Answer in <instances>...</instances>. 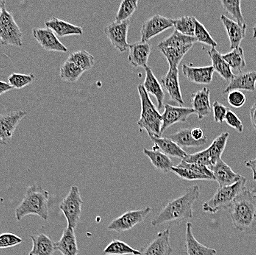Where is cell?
Instances as JSON below:
<instances>
[{"label": "cell", "instance_id": "1", "mask_svg": "<svg viewBox=\"0 0 256 255\" xmlns=\"http://www.w3.org/2000/svg\"><path fill=\"white\" fill-rule=\"evenodd\" d=\"M200 196V188L194 185L188 188L182 195L171 200L152 221L158 227L166 223L180 224L194 216L193 207Z\"/></svg>", "mask_w": 256, "mask_h": 255}, {"label": "cell", "instance_id": "2", "mask_svg": "<svg viewBox=\"0 0 256 255\" xmlns=\"http://www.w3.org/2000/svg\"><path fill=\"white\" fill-rule=\"evenodd\" d=\"M226 211L237 230L248 232L256 222V193L246 189L238 194Z\"/></svg>", "mask_w": 256, "mask_h": 255}, {"label": "cell", "instance_id": "3", "mask_svg": "<svg viewBox=\"0 0 256 255\" xmlns=\"http://www.w3.org/2000/svg\"><path fill=\"white\" fill-rule=\"evenodd\" d=\"M50 193L38 185L26 189V196L16 209V218L20 222L28 215H37L44 220L49 219Z\"/></svg>", "mask_w": 256, "mask_h": 255}, {"label": "cell", "instance_id": "4", "mask_svg": "<svg viewBox=\"0 0 256 255\" xmlns=\"http://www.w3.org/2000/svg\"><path fill=\"white\" fill-rule=\"evenodd\" d=\"M138 91L142 102L141 117L138 121L140 132L145 130L148 134L151 133L160 136V130L163 123L162 115L152 103L149 94L144 88L143 84L138 85Z\"/></svg>", "mask_w": 256, "mask_h": 255}, {"label": "cell", "instance_id": "5", "mask_svg": "<svg viewBox=\"0 0 256 255\" xmlns=\"http://www.w3.org/2000/svg\"><path fill=\"white\" fill-rule=\"evenodd\" d=\"M246 179L244 177L231 186L220 188L214 195L202 205V209L208 214H216L220 210H227L236 197L246 189Z\"/></svg>", "mask_w": 256, "mask_h": 255}, {"label": "cell", "instance_id": "6", "mask_svg": "<svg viewBox=\"0 0 256 255\" xmlns=\"http://www.w3.org/2000/svg\"><path fill=\"white\" fill-rule=\"evenodd\" d=\"M0 42L4 46H23V32L6 7L0 15Z\"/></svg>", "mask_w": 256, "mask_h": 255}, {"label": "cell", "instance_id": "7", "mask_svg": "<svg viewBox=\"0 0 256 255\" xmlns=\"http://www.w3.org/2000/svg\"><path fill=\"white\" fill-rule=\"evenodd\" d=\"M82 204L84 200L79 187L77 186H72L70 192L60 205V209L66 218L70 228L74 230L77 228L82 214Z\"/></svg>", "mask_w": 256, "mask_h": 255}, {"label": "cell", "instance_id": "8", "mask_svg": "<svg viewBox=\"0 0 256 255\" xmlns=\"http://www.w3.org/2000/svg\"><path fill=\"white\" fill-rule=\"evenodd\" d=\"M152 211L151 207H146L142 210L127 211L120 217L112 221L108 227V230L117 233L128 231L138 224L143 222Z\"/></svg>", "mask_w": 256, "mask_h": 255}, {"label": "cell", "instance_id": "9", "mask_svg": "<svg viewBox=\"0 0 256 255\" xmlns=\"http://www.w3.org/2000/svg\"><path fill=\"white\" fill-rule=\"evenodd\" d=\"M26 116L28 113L22 110L0 113V144L10 143L18 124Z\"/></svg>", "mask_w": 256, "mask_h": 255}, {"label": "cell", "instance_id": "10", "mask_svg": "<svg viewBox=\"0 0 256 255\" xmlns=\"http://www.w3.org/2000/svg\"><path fill=\"white\" fill-rule=\"evenodd\" d=\"M130 21H114L104 27V32L110 40L114 46L121 52H124L129 49L130 44L128 42Z\"/></svg>", "mask_w": 256, "mask_h": 255}, {"label": "cell", "instance_id": "11", "mask_svg": "<svg viewBox=\"0 0 256 255\" xmlns=\"http://www.w3.org/2000/svg\"><path fill=\"white\" fill-rule=\"evenodd\" d=\"M173 27V19L160 15H154L146 20L142 26L141 41L148 42L154 37Z\"/></svg>", "mask_w": 256, "mask_h": 255}, {"label": "cell", "instance_id": "12", "mask_svg": "<svg viewBox=\"0 0 256 255\" xmlns=\"http://www.w3.org/2000/svg\"><path fill=\"white\" fill-rule=\"evenodd\" d=\"M165 110L162 115V130H160V136L171 126L178 122H186L188 121V117L195 112L192 108H186V107H176L170 104L164 105Z\"/></svg>", "mask_w": 256, "mask_h": 255}, {"label": "cell", "instance_id": "13", "mask_svg": "<svg viewBox=\"0 0 256 255\" xmlns=\"http://www.w3.org/2000/svg\"><path fill=\"white\" fill-rule=\"evenodd\" d=\"M32 35L42 47L48 52H68L66 46L49 28H34Z\"/></svg>", "mask_w": 256, "mask_h": 255}, {"label": "cell", "instance_id": "14", "mask_svg": "<svg viewBox=\"0 0 256 255\" xmlns=\"http://www.w3.org/2000/svg\"><path fill=\"white\" fill-rule=\"evenodd\" d=\"M173 251L170 244V230L167 228L158 233L154 240L140 251V255H172Z\"/></svg>", "mask_w": 256, "mask_h": 255}, {"label": "cell", "instance_id": "15", "mask_svg": "<svg viewBox=\"0 0 256 255\" xmlns=\"http://www.w3.org/2000/svg\"><path fill=\"white\" fill-rule=\"evenodd\" d=\"M210 170L213 173L215 180L220 184V188L231 186L238 182L242 176L234 172L232 168L222 159L210 166Z\"/></svg>", "mask_w": 256, "mask_h": 255}, {"label": "cell", "instance_id": "16", "mask_svg": "<svg viewBox=\"0 0 256 255\" xmlns=\"http://www.w3.org/2000/svg\"><path fill=\"white\" fill-rule=\"evenodd\" d=\"M128 60L134 67H148V60L152 47L148 42H140L130 45Z\"/></svg>", "mask_w": 256, "mask_h": 255}, {"label": "cell", "instance_id": "17", "mask_svg": "<svg viewBox=\"0 0 256 255\" xmlns=\"http://www.w3.org/2000/svg\"><path fill=\"white\" fill-rule=\"evenodd\" d=\"M163 88L167 91L170 98L180 105H184V101L180 84L178 68H170L168 73L162 79Z\"/></svg>", "mask_w": 256, "mask_h": 255}, {"label": "cell", "instance_id": "18", "mask_svg": "<svg viewBox=\"0 0 256 255\" xmlns=\"http://www.w3.org/2000/svg\"><path fill=\"white\" fill-rule=\"evenodd\" d=\"M182 72L184 76L193 83L208 85L213 81L214 69L212 66L194 67V66L184 64Z\"/></svg>", "mask_w": 256, "mask_h": 255}, {"label": "cell", "instance_id": "19", "mask_svg": "<svg viewBox=\"0 0 256 255\" xmlns=\"http://www.w3.org/2000/svg\"><path fill=\"white\" fill-rule=\"evenodd\" d=\"M256 85V71L241 73L234 76L228 85L223 91V94H228L232 91H254Z\"/></svg>", "mask_w": 256, "mask_h": 255}, {"label": "cell", "instance_id": "20", "mask_svg": "<svg viewBox=\"0 0 256 255\" xmlns=\"http://www.w3.org/2000/svg\"><path fill=\"white\" fill-rule=\"evenodd\" d=\"M148 135L154 142V149L160 151L165 155H168V157L182 159L188 154L185 150H184V149L180 147L177 144L167 137L157 136V135L151 134V133Z\"/></svg>", "mask_w": 256, "mask_h": 255}, {"label": "cell", "instance_id": "21", "mask_svg": "<svg viewBox=\"0 0 256 255\" xmlns=\"http://www.w3.org/2000/svg\"><path fill=\"white\" fill-rule=\"evenodd\" d=\"M186 255H216L218 251L215 249L206 247L196 240L192 232V224H186Z\"/></svg>", "mask_w": 256, "mask_h": 255}, {"label": "cell", "instance_id": "22", "mask_svg": "<svg viewBox=\"0 0 256 255\" xmlns=\"http://www.w3.org/2000/svg\"><path fill=\"white\" fill-rule=\"evenodd\" d=\"M210 91L208 88L192 94V104L195 113L200 119H204L210 114L212 111L210 104Z\"/></svg>", "mask_w": 256, "mask_h": 255}, {"label": "cell", "instance_id": "23", "mask_svg": "<svg viewBox=\"0 0 256 255\" xmlns=\"http://www.w3.org/2000/svg\"><path fill=\"white\" fill-rule=\"evenodd\" d=\"M221 21H222L230 42V49H235L240 47L242 41L246 37V28L248 26H241L234 20L222 14L221 15Z\"/></svg>", "mask_w": 256, "mask_h": 255}, {"label": "cell", "instance_id": "24", "mask_svg": "<svg viewBox=\"0 0 256 255\" xmlns=\"http://www.w3.org/2000/svg\"><path fill=\"white\" fill-rule=\"evenodd\" d=\"M146 78L144 82L143 86L148 94L154 95L157 99L158 109L162 110L164 107L165 93L162 84L158 80L154 75L152 68L146 67Z\"/></svg>", "mask_w": 256, "mask_h": 255}, {"label": "cell", "instance_id": "25", "mask_svg": "<svg viewBox=\"0 0 256 255\" xmlns=\"http://www.w3.org/2000/svg\"><path fill=\"white\" fill-rule=\"evenodd\" d=\"M56 250L63 255H78L79 253L76 230L67 226L64 229L63 235L58 242H54Z\"/></svg>", "mask_w": 256, "mask_h": 255}, {"label": "cell", "instance_id": "26", "mask_svg": "<svg viewBox=\"0 0 256 255\" xmlns=\"http://www.w3.org/2000/svg\"><path fill=\"white\" fill-rule=\"evenodd\" d=\"M46 28L50 29L57 37L64 38V37L70 36V35H82L84 34V29L78 26L74 25L71 23L58 19L57 18H52L49 21L45 22Z\"/></svg>", "mask_w": 256, "mask_h": 255}, {"label": "cell", "instance_id": "27", "mask_svg": "<svg viewBox=\"0 0 256 255\" xmlns=\"http://www.w3.org/2000/svg\"><path fill=\"white\" fill-rule=\"evenodd\" d=\"M32 241V250L29 255H53L56 252L54 242L50 237L44 233L32 235L30 236Z\"/></svg>", "mask_w": 256, "mask_h": 255}, {"label": "cell", "instance_id": "28", "mask_svg": "<svg viewBox=\"0 0 256 255\" xmlns=\"http://www.w3.org/2000/svg\"><path fill=\"white\" fill-rule=\"evenodd\" d=\"M143 152L150 160L154 167L162 173L166 174L171 172L172 168L174 166V163L170 157L158 149H152V150H150L144 148Z\"/></svg>", "mask_w": 256, "mask_h": 255}, {"label": "cell", "instance_id": "29", "mask_svg": "<svg viewBox=\"0 0 256 255\" xmlns=\"http://www.w3.org/2000/svg\"><path fill=\"white\" fill-rule=\"evenodd\" d=\"M208 52L213 63L212 66L214 71H216L224 80L230 82L235 74L232 73V68L228 63L223 59L222 54L216 50V48H212Z\"/></svg>", "mask_w": 256, "mask_h": 255}, {"label": "cell", "instance_id": "30", "mask_svg": "<svg viewBox=\"0 0 256 255\" xmlns=\"http://www.w3.org/2000/svg\"><path fill=\"white\" fill-rule=\"evenodd\" d=\"M167 138L174 141L180 147H198L205 145L207 138L202 141H196L192 135V129H181L177 133L168 135Z\"/></svg>", "mask_w": 256, "mask_h": 255}, {"label": "cell", "instance_id": "31", "mask_svg": "<svg viewBox=\"0 0 256 255\" xmlns=\"http://www.w3.org/2000/svg\"><path fill=\"white\" fill-rule=\"evenodd\" d=\"M196 42L198 40L195 37L187 36L174 30L171 36L162 40L158 46L159 49H164V48L184 47V46L194 45Z\"/></svg>", "mask_w": 256, "mask_h": 255}, {"label": "cell", "instance_id": "32", "mask_svg": "<svg viewBox=\"0 0 256 255\" xmlns=\"http://www.w3.org/2000/svg\"><path fill=\"white\" fill-rule=\"evenodd\" d=\"M194 45L178 48H164L160 49L168 60L170 68H178L186 54L193 47Z\"/></svg>", "mask_w": 256, "mask_h": 255}, {"label": "cell", "instance_id": "33", "mask_svg": "<svg viewBox=\"0 0 256 255\" xmlns=\"http://www.w3.org/2000/svg\"><path fill=\"white\" fill-rule=\"evenodd\" d=\"M106 255H140L141 252L140 250L132 248L130 246L128 245L127 243L122 241L114 240L112 241L103 251Z\"/></svg>", "mask_w": 256, "mask_h": 255}, {"label": "cell", "instance_id": "34", "mask_svg": "<svg viewBox=\"0 0 256 255\" xmlns=\"http://www.w3.org/2000/svg\"><path fill=\"white\" fill-rule=\"evenodd\" d=\"M229 136H230V134L227 132L222 133L221 135H218V138L213 141L212 145L208 147L212 165H214L215 163H218L220 160L222 159V155L224 153Z\"/></svg>", "mask_w": 256, "mask_h": 255}, {"label": "cell", "instance_id": "35", "mask_svg": "<svg viewBox=\"0 0 256 255\" xmlns=\"http://www.w3.org/2000/svg\"><path fill=\"white\" fill-rule=\"evenodd\" d=\"M67 60L77 65L84 72L90 70L94 65V57L86 50L78 51L70 54Z\"/></svg>", "mask_w": 256, "mask_h": 255}, {"label": "cell", "instance_id": "36", "mask_svg": "<svg viewBox=\"0 0 256 255\" xmlns=\"http://www.w3.org/2000/svg\"><path fill=\"white\" fill-rule=\"evenodd\" d=\"M84 71L72 62L66 60L60 67V77L62 80L70 83L77 82Z\"/></svg>", "mask_w": 256, "mask_h": 255}, {"label": "cell", "instance_id": "37", "mask_svg": "<svg viewBox=\"0 0 256 255\" xmlns=\"http://www.w3.org/2000/svg\"><path fill=\"white\" fill-rule=\"evenodd\" d=\"M223 59L228 63L232 69L238 70L242 71L244 68L246 67V60H245L244 54L242 48H236L232 49L230 52L222 54Z\"/></svg>", "mask_w": 256, "mask_h": 255}, {"label": "cell", "instance_id": "38", "mask_svg": "<svg viewBox=\"0 0 256 255\" xmlns=\"http://www.w3.org/2000/svg\"><path fill=\"white\" fill-rule=\"evenodd\" d=\"M196 18L194 16H184L173 19V24L177 32L187 36L194 37Z\"/></svg>", "mask_w": 256, "mask_h": 255}, {"label": "cell", "instance_id": "39", "mask_svg": "<svg viewBox=\"0 0 256 255\" xmlns=\"http://www.w3.org/2000/svg\"><path fill=\"white\" fill-rule=\"evenodd\" d=\"M138 0H124L122 1L116 16V21L122 22L130 20L138 9Z\"/></svg>", "mask_w": 256, "mask_h": 255}, {"label": "cell", "instance_id": "40", "mask_svg": "<svg viewBox=\"0 0 256 255\" xmlns=\"http://www.w3.org/2000/svg\"><path fill=\"white\" fill-rule=\"evenodd\" d=\"M222 4L226 11L236 19L240 25H246L242 12L241 1L240 0H222Z\"/></svg>", "mask_w": 256, "mask_h": 255}, {"label": "cell", "instance_id": "41", "mask_svg": "<svg viewBox=\"0 0 256 255\" xmlns=\"http://www.w3.org/2000/svg\"><path fill=\"white\" fill-rule=\"evenodd\" d=\"M194 37L198 42L208 45L212 48H216L218 43L212 38L210 32L208 31L205 26L196 19V25H195Z\"/></svg>", "mask_w": 256, "mask_h": 255}, {"label": "cell", "instance_id": "42", "mask_svg": "<svg viewBox=\"0 0 256 255\" xmlns=\"http://www.w3.org/2000/svg\"><path fill=\"white\" fill-rule=\"evenodd\" d=\"M35 80L36 76L34 74H22L14 73L8 77L9 84L14 89H22L32 84Z\"/></svg>", "mask_w": 256, "mask_h": 255}, {"label": "cell", "instance_id": "43", "mask_svg": "<svg viewBox=\"0 0 256 255\" xmlns=\"http://www.w3.org/2000/svg\"><path fill=\"white\" fill-rule=\"evenodd\" d=\"M171 172H174L176 175L178 176L180 178L182 179V180H188V181H194V180H213L208 176L198 173V172L192 171L191 169L178 167L177 166H173L172 168Z\"/></svg>", "mask_w": 256, "mask_h": 255}, {"label": "cell", "instance_id": "44", "mask_svg": "<svg viewBox=\"0 0 256 255\" xmlns=\"http://www.w3.org/2000/svg\"><path fill=\"white\" fill-rule=\"evenodd\" d=\"M182 161L188 163L204 165V166H207L208 168L212 166L208 148L204 149V150L200 151V152H196V153L187 154L182 158Z\"/></svg>", "mask_w": 256, "mask_h": 255}, {"label": "cell", "instance_id": "45", "mask_svg": "<svg viewBox=\"0 0 256 255\" xmlns=\"http://www.w3.org/2000/svg\"><path fill=\"white\" fill-rule=\"evenodd\" d=\"M21 237L14 233H2L0 235V249L10 248L22 244Z\"/></svg>", "mask_w": 256, "mask_h": 255}, {"label": "cell", "instance_id": "46", "mask_svg": "<svg viewBox=\"0 0 256 255\" xmlns=\"http://www.w3.org/2000/svg\"><path fill=\"white\" fill-rule=\"evenodd\" d=\"M177 166L180 168H185V169H191V170L194 171V172H198V173L208 176L212 180H215L212 171L210 170L208 167L204 166V165L188 163H186V162L181 161L180 163L178 165H177Z\"/></svg>", "mask_w": 256, "mask_h": 255}, {"label": "cell", "instance_id": "47", "mask_svg": "<svg viewBox=\"0 0 256 255\" xmlns=\"http://www.w3.org/2000/svg\"><path fill=\"white\" fill-rule=\"evenodd\" d=\"M228 101L231 106L240 108L246 103V97L241 91H232L228 94Z\"/></svg>", "mask_w": 256, "mask_h": 255}, {"label": "cell", "instance_id": "48", "mask_svg": "<svg viewBox=\"0 0 256 255\" xmlns=\"http://www.w3.org/2000/svg\"><path fill=\"white\" fill-rule=\"evenodd\" d=\"M224 121L227 123L228 125L236 130L240 133H242L244 125L242 121L238 118V116L232 110H229L226 115Z\"/></svg>", "mask_w": 256, "mask_h": 255}, {"label": "cell", "instance_id": "49", "mask_svg": "<svg viewBox=\"0 0 256 255\" xmlns=\"http://www.w3.org/2000/svg\"><path fill=\"white\" fill-rule=\"evenodd\" d=\"M229 109L227 107L215 101L213 104L214 118V121L218 123H222L226 119V115Z\"/></svg>", "mask_w": 256, "mask_h": 255}, {"label": "cell", "instance_id": "50", "mask_svg": "<svg viewBox=\"0 0 256 255\" xmlns=\"http://www.w3.org/2000/svg\"><path fill=\"white\" fill-rule=\"evenodd\" d=\"M192 135L194 139L196 140V141H202V140L207 138L204 135V130L201 128H199V127L192 129Z\"/></svg>", "mask_w": 256, "mask_h": 255}, {"label": "cell", "instance_id": "51", "mask_svg": "<svg viewBox=\"0 0 256 255\" xmlns=\"http://www.w3.org/2000/svg\"><path fill=\"white\" fill-rule=\"evenodd\" d=\"M13 89L14 88L10 84L4 82V81L0 80V96L6 94V93L9 92V91H12Z\"/></svg>", "mask_w": 256, "mask_h": 255}, {"label": "cell", "instance_id": "52", "mask_svg": "<svg viewBox=\"0 0 256 255\" xmlns=\"http://www.w3.org/2000/svg\"><path fill=\"white\" fill-rule=\"evenodd\" d=\"M245 166L252 169V173H254V180H256V158L250 160V161H245Z\"/></svg>", "mask_w": 256, "mask_h": 255}, {"label": "cell", "instance_id": "53", "mask_svg": "<svg viewBox=\"0 0 256 255\" xmlns=\"http://www.w3.org/2000/svg\"><path fill=\"white\" fill-rule=\"evenodd\" d=\"M250 113L251 122H252V126H254L256 131V104L252 105V108L250 109Z\"/></svg>", "mask_w": 256, "mask_h": 255}, {"label": "cell", "instance_id": "54", "mask_svg": "<svg viewBox=\"0 0 256 255\" xmlns=\"http://www.w3.org/2000/svg\"><path fill=\"white\" fill-rule=\"evenodd\" d=\"M6 5V1L4 0H0V15H1L3 9L4 8Z\"/></svg>", "mask_w": 256, "mask_h": 255}, {"label": "cell", "instance_id": "55", "mask_svg": "<svg viewBox=\"0 0 256 255\" xmlns=\"http://www.w3.org/2000/svg\"><path fill=\"white\" fill-rule=\"evenodd\" d=\"M254 38H256V24L254 27Z\"/></svg>", "mask_w": 256, "mask_h": 255}, {"label": "cell", "instance_id": "56", "mask_svg": "<svg viewBox=\"0 0 256 255\" xmlns=\"http://www.w3.org/2000/svg\"><path fill=\"white\" fill-rule=\"evenodd\" d=\"M254 192L256 193V180H254V189L252 190Z\"/></svg>", "mask_w": 256, "mask_h": 255}, {"label": "cell", "instance_id": "57", "mask_svg": "<svg viewBox=\"0 0 256 255\" xmlns=\"http://www.w3.org/2000/svg\"><path fill=\"white\" fill-rule=\"evenodd\" d=\"M0 225H1V222H0Z\"/></svg>", "mask_w": 256, "mask_h": 255}]
</instances>
